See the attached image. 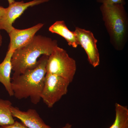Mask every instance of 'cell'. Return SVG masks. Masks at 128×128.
Returning a JSON list of instances; mask_svg holds the SVG:
<instances>
[{
  "label": "cell",
  "mask_w": 128,
  "mask_h": 128,
  "mask_svg": "<svg viewBox=\"0 0 128 128\" xmlns=\"http://www.w3.org/2000/svg\"><path fill=\"white\" fill-rule=\"evenodd\" d=\"M57 46L56 40L35 35L29 42L14 50L11 60L13 76L35 68L38 64L40 57L44 55L49 56Z\"/></svg>",
  "instance_id": "cell-1"
},
{
  "label": "cell",
  "mask_w": 128,
  "mask_h": 128,
  "mask_svg": "<svg viewBox=\"0 0 128 128\" xmlns=\"http://www.w3.org/2000/svg\"><path fill=\"white\" fill-rule=\"evenodd\" d=\"M48 56H41L34 68L28 70L18 76H12V88L14 96L18 100L30 98L32 103L37 104L41 100Z\"/></svg>",
  "instance_id": "cell-2"
},
{
  "label": "cell",
  "mask_w": 128,
  "mask_h": 128,
  "mask_svg": "<svg viewBox=\"0 0 128 128\" xmlns=\"http://www.w3.org/2000/svg\"><path fill=\"white\" fill-rule=\"evenodd\" d=\"M100 9L110 42L117 50H122L128 32V17L124 5L102 4Z\"/></svg>",
  "instance_id": "cell-3"
},
{
  "label": "cell",
  "mask_w": 128,
  "mask_h": 128,
  "mask_svg": "<svg viewBox=\"0 0 128 128\" xmlns=\"http://www.w3.org/2000/svg\"><path fill=\"white\" fill-rule=\"evenodd\" d=\"M46 69V73L59 76L71 83L76 72V63L66 50L57 46L48 57Z\"/></svg>",
  "instance_id": "cell-4"
},
{
  "label": "cell",
  "mask_w": 128,
  "mask_h": 128,
  "mask_svg": "<svg viewBox=\"0 0 128 128\" xmlns=\"http://www.w3.org/2000/svg\"><path fill=\"white\" fill-rule=\"evenodd\" d=\"M70 82L64 78L53 74L46 73L41 98L50 108L67 94Z\"/></svg>",
  "instance_id": "cell-5"
},
{
  "label": "cell",
  "mask_w": 128,
  "mask_h": 128,
  "mask_svg": "<svg viewBox=\"0 0 128 128\" xmlns=\"http://www.w3.org/2000/svg\"><path fill=\"white\" fill-rule=\"evenodd\" d=\"M78 45L85 50L89 63L93 67L100 64V54L97 46L98 40L91 31L79 27H76L74 31Z\"/></svg>",
  "instance_id": "cell-6"
},
{
  "label": "cell",
  "mask_w": 128,
  "mask_h": 128,
  "mask_svg": "<svg viewBox=\"0 0 128 128\" xmlns=\"http://www.w3.org/2000/svg\"><path fill=\"white\" fill-rule=\"evenodd\" d=\"M50 0H33L29 2H15L6 8L4 15L0 21V30H4L9 33L14 27L12 24L28 8L49 1Z\"/></svg>",
  "instance_id": "cell-7"
},
{
  "label": "cell",
  "mask_w": 128,
  "mask_h": 128,
  "mask_svg": "<svg viewBox=\"0 0 128 128\" xmlns=\"http://www.w3.org/2000/svg\"><path fill=\"white\" fill-rule=\"evenodd\" d=\"M44 26V24L40 23L26 29H18L13 28L8 33L10 39L8 50L14 51L27 44Z\"/></svg>",
  "instance_id": "cell-8"
},
{
  "label": "cell",
  "mask_w": 128,
  "mask_h": 128,
  "mask_svg": "<svg viewBox=\"0 0 128 128\" xmlns=\"http://www.w3.org/2000/svg\"><path fill=\"white\" fill-rule=\"evenodd\" d=\"M11 110L12 116L20 120L28 128H52L45 123L35 109L30 108L24 112L12 106Z\"/></svg>",
  "instance_id": "cell-9"
},
{
  "label": "cell",
  "mask_w": 128,
  "mask_h": 128,
  "mask_svg": "<svg viewBox=\"0 0 128 128\" xmlns=\"http://www.w3.org/2000/svg\"><path fill=\"white\" fill-rule=\"evenodd\" d=\"M14 52L8 50L4 60L0 64V82L4 86L11 96H14L12 88L10 77L12 70V57Z\"/></svg>",
  "instance_id": "cell-10"
},
{
  "label": "cell",
  "mask_w": 128,
  "mask_h": 128,
  "mask_svg": "<svg viewBox=\"0 0 128 128\" xmlns=\"http://www.w3.org/2000/svg\"><path fill=\"white\" fill-rule=\"evenodd\" d=\"M49 31L64 38L68 44L74 48H77L78 44L74 32L69 30L64 21L55 22L49 28Z\"/></svg>",
  "instance_id": "cell-11"
},
{
  "label": "cell",
  "mask_w": 128,
  "mask_h": 128,
  "mask_svg": "<svg viewBox=\"0 0 128 128\" xmlns=\"http://www.w3.org/2000/svg\"><path fill=\"white\" fill-rule=\"evenodd\" d=\"M115 111V119L109 128H128V107L116 103Z\"/></svg>",
  "instance_id": "cell-12"
},
{
  "label": "cell",
  "mask_w": 128,
  "mask_h": 128,
  "mask_svg": "<svg viewBox=\"0 0 128 128\" xmlns=\"http://www.w3.org/2000/svg\"><path fill=\"white\" fill-rule=\"evenodd\" d=\"M12 106L10 101L0 99V127L12 124L15 122L11 110Z\"/></svg>",
  "instance_id": "cell-13"
},
{
  "label": "cell",
  "mask_w": 128,
  "mask_h": 128,
  "mask_svg": "<svg viewBox=\"0 0 128 128\" xmlns=\"http://www.w3.org/2000/svg\"><path fill=\"white\" fill-rule=\"evenodd\" d=\"M96 1L102 4L112 5L120 4L124 6L126 4L125 0H96Z\"/></svg>",
  "instance_id": "cell-14"
},
{
  "label": "cell",
  "mask_w": 128,
  "mask_h": 128,
  "mask_svg": "<svg viewBox=\"0 0 128 128\" xmlns=\"http://www.w3.org/2000/svg\"><path fill=\"white\" fill-rule=\"evenodd\" d=\"M0 128H28L26 127L22 122L15 121L14 123L9 125L1 126Z\"/></svg>",
  "instance_id": "cell-15"
},
{
  "label": "cell",
  "mask_w": 128,
  "mask_h": 128,
  "mask_svg": "<svg viewBox=\"0 0 128 128\" xmlns=\"http://www.w3.org/2000/svg\"><path fill=\"white\" fill-rule=\"evenodd\" d=\"M6 10V8H4L0 6V21L2 16L4 15Z\"/></svg>",
  "instance_id": "cell-16"
},
{
  "label": "cell",
  "mask_w": 128,
  "mask_h": 128,
  "mask_svg": "<svg viewBox=\"0 0 128 128\" xmlns=\"http://www.w3.org/2000/svg\"><path fill=\"white\" fill-rule=\"evenodd\" d=\"M72 124L69 123H67L64 127L61 128H72Z\"/></svg>",
  "instance_id": "cell-17"
},
{
  "label": "cell",
  "mask_w": 128,
  "mask_h": 128,
  "mask_svg": "<svg viewBox=\"0 0 128 128\" xmlns=\"http://www.w3.org/2000/svg\"><path fill=\"white\" fill-rule=\"evenodd\" d=\"M2 35L0 31V47L2 45Z\"/></svg>",
  "instance_id": "cell-18"
},
{
  "label": "cell",
  "mask_w": 128,
  "mask_h": 128,
  "mask_svg": "<svg viewBox=\"0 0 128 128\" xmlns=\"http://www.w3.org/2000/svg\"><path fill=\"white\" fill-rule=\"evenodd\" d=\"M8 2H9V4H11L12 3H13V2H16L15 0H8Z\"/></svg>",
  "instance_id": "cell-19"
}]
</instances>
